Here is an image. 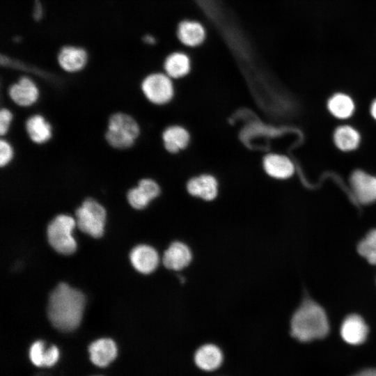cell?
Returning a JSON list of instances; mask_svg holds the SVG:
<instances>
[{
    "instance_id": "6da1fadb",
    "label": "cell",
    "mask_w": 376,
    "mask_h": 376,
    "mask_svg": "<svg viewBox=\"0 0 376 376\" xmlns=\"http://www.w3.org/2000/svg\"><path fill=\"white\" fill-rule=\"evenodd\" d=\"M84 303L81 291L60 283L49 294L48 318L55 328L63 331H72L81 322Z\"/></svg>"
},
{
    "instance_id": "7a4b0ae2",
    "label": "cell",
    "mask_w": 376,
    "mask_h": 376,
    "mask_svg": "<svg viewBox=\"0 0 376 376\" xmlns=\"http://www.w3.org/2000/svg\"><path fill=\"white\" fill-rule=\"evenodd\" d=\"M291 335L301 342H308L325 337L329 326L323 308L312 300L306 299L293 314Z\"/></svg>"
},
{
    "instance_id": "3957f363",
    "label": "cell",
    "mask_w": 376,
    "mask_h": 376,
    "mask_svg": "<svg viewBox=\"0 0 376 376\" xmlns=\"http://www.w3.org/2000/svg\"><path fill=\"white\" fill-rule=\"evenodd\" d=\"M139 134L137 121L128 113L116 112L109 118L105 139L111 147L127 149L134 145Z\"/></svg>"
},
{
    "instance_id": "277c9868",
    "label": "cell",
    "mask_w": 376,
    "mask_h": 376,
    "mask_svg": "<svg viewBox=\"0 0 376 376\" xmlns=\"http://www.w3.org/2000/svg\"><path fill=\"white\" fill-rule=\"evenodd\" d=\"M75 220L67 214L55 217L47 228V240L49 244L57 252L68 255L77 248V243L71 232L75 226Z\"/></svg>"
},
{
    "instance_id": "5b68a950",
    "label": "cell",
    "mask_w": 376,
    "mask_h": 376,
    "mask_svg": "<svg viewBox=\"0 0 376 376\" xmlns=\"http://www.w3.org/2000/svg\"><path fill=\"white\" fill-rule=\"evenodd\" d=\"M75 216L76 224L80 230L93 237L102 236L106 210L97 201L92 198H86L76 210Z\"/></svg>"
},
{
    "instance_id": "8992f818",
    "label": "cell",
    "mask_w": 376,
    "mask_h": 376,
    "mask_svg": "<svg viewBox=\"0 0 376 376\" xmlns=\"http://www.w3.org/2000/svg\"><path fill=\"white\" fill-rule=\"evenodd\" d=\"M141 87L146 99L157 105L168 103L174 93L171 77L160 72L152 73L146 77Z\"/></svg>"
},
{
    "instance_id": "52a82bcc",
    "label": "cell",
    "mask_w": 376,
    "mask_h": 376,
    "mask_svg": "<svg viewBox=\"0 0 376 376\" xmlns=\"http://www.w3.org/2000/svg\"><path fill=\"white\" fill-rule=\"evenodd\" d=\"M193 257L192 250L187 243L174 240L164 251L162 262L166 269L178 272L188 267L192 263Z\"/></svg>"
},
{
    "instance_id": "ba28073f",
    "label": "cell",
    "mask_w": 376,
    "mask_h": 376,
    "mask_svg": "<svg viewBox=\"0 0 376 376\" xmlns=\"http://www.w3.org/2000/svg\"><path fill=\"white\" fill-rule=\"evenodd\" d=\"M160 187L156 181L151 178H143L137 186L130 189L127 198L130 205L134 209L142 210L149 203L160 194Z\"/></svg>"
},
{
    "instance_id": "9c48e42d",
    "label": "cell",
    "mask_w": 376,
    "mask_h": 376,
    "mask_svg": "<svg viewBox=\"0 0 376 376\" xmlns=\"http://www.w3.org/2000/svg\"><path fill=\"white\" fill-rule=\"evenodd\" d=\"M130 259L133 267L140 273L145 274L153 272L160 262L157 251L148 244L134 246L130 253Z\"/></svg>"
},
{
    "instance_id": "30bf717a",
    "label": "cell",
    "mask_w": 376,
    "mask_h": 376,
    "mask_svg": "<svg viewBox=\"0 0 376 376\" xmlns=\"http://www.w3.org/2000/svg\"><path fill=\"white\" fill-rule=\"evenodd\" d=\"M10 100L17 105L27 107L35 104L39 97V89L32 79L21 77L8 91Z\"/></svg>"
},
{
    "instance_id": "8fae6325",
    "label": "cell",
    "mask_w": 376,
    "mask_h": 376,
    "mask_svg": "<svg viewBox=\"0 0 376 376\" xmlns=\"http://www.w3.org/2000/svg\"><path fill=\"white\" fill-rule=\"evenodd\" d=\"M350 183L359 203L369 204L376 201V177L357 170L351 175Z\"/></svg>"
},
{
    "instance_id": "7c38bea8",
    "label": "cell",
    "mask_w": 376,
    "mask_h": 376,
    "mask_svg": "<svg viewBox=\"0 0 376 376\" xmlns=\"http://www.w3.org/2000/svg\"><path fill=\"white\" fill-rule=\"evenodd\" d=\"M187 190L192 196L211 201L218 195V182L211 175H201L189 180Z\"/></svg>"
},
{
    "instance_id": "4fadbf2b",
    "label": "cell",
    "mask_w": 376,
    "mask_h": 376,
    "mask_svg": "<svg viewBox=\"0 0 376 376\" xmlns=\"http://www.w3.org/2000/svg\"><path fill=\"white\" fill-rule=\"evenodd\" d=\"M368 332V327L363 318L356 314L345 318L340 327L342 338L351 345H359L363 343L366 339Z\"/></svg>"
},
{
    "instance_id": "5bb4252c",
    "label": "cell",
    "mask_w": 376,
    "mask_h": 376,
    "mask_svg": "<svg viewBox=\"0 0 376 376\" xmlns=\"http://www.w3.org/2000/svg\"><path fill=\"white\" fill-rule=\"evenodd\" d=\"M91 361L99 367H105L116 357L117 347L110 338H100L93 342L88 347Z\"/></svg>"
},
{
    "instance_id": "9a60e30c",
    "label": "cell",
    "mask_w": 376,
    "mask_h": 376,
    "mask_svg": "<svg viewBox=\"0 0 376 376\" xmlns=\"http://www.w3.org/2000/svg\"><path fill=\"white\" fill-rule=\"evenodd\" d=\"M177 36L179 40L185 46L195 47L203 42L206 32L200 22L187 19L178 24Z\"/></svg>"
},
{
    "instance_id": "2e32d148",
    "label": "cell",
    "mask_w": 376,
    "mask_h": 376,
    "mask_svg": "<svg viewBox=\"0 0 376 376\" xmlns=\"http://www.w3.org/2000/svg\"><path fill=\"white\" fill-rule=\"evenodd\" d=\"M194 361L200 369L205 371H212L221 365L223 354L216 345L205 344L195 352Z\"/></svg>"
},
{
    "instance_id": "e0dca14e",
    "label": "cell",
    "mask_w": 376,
    "mask_h": 376,
    "mask_svg": "<svg viewBox=\"0 0 376 376\" xmlns=\"http://www.w3.org/2000/svg\"><path fill=\"white\" fill-rule=\"evenodd\" d=\"M263 167L269 175L276 179L288 178L295 171L291 160L279 154H269L265 156L263 159Z\"/></svg>"
},
{
    "instance_id": "ac0fdd59",
    "label": "cell",
    "mask_w": 376,
    "mask_h": 376,
    "mask_svg": "<svg viewBox=\"0 0 376 376\" xmlns=\"http://www.w3.org/2000/svg\"><path fill=\"white\" fill-rule=\"evenodd\" d=\"M25 130L31 141L37 144L47 142L52 136L51 125L40 114H34L28 118Z\"/></svg>"
},
{
    "instance_id": "d6986e66",
    "label": "cell",
    "mask_w": 376,
    "mask_h": 376,
    "mask_svg": "<svg viewBox=\"0 0 376 376\" xmlns=\"http://www.w3.org/2000/svg\"><path fill=\"white\" fill-rule=\"evenodd\" d=\"M87 61V54L81 48L75 47H63L58 56L60 66L66 72H75L81 70Z\"/></svg>"
},
{
    "instance_id": "ffe728a7",
    "label": "cell",
    "mask_w": 376,
    "mask_h": 376,
    "mask_svg": "<svg viewBox=\"0 0 376 376\" xmlns=\"http://www.w3.org/2000/svg\"><path fill=\"white\" fill-rule=\"evenodd\" d=\"M162 139L166 150L175 153L188 146L189 134L184 127L174 125L167 127L164 131Z\"/></svg>"
},
{
    "instance_id": "44dd1931",
    "label": "cell",
    "mask_w": 376,
    "mask_h": 376,
    "mask_svg": "<svg viewBox=\"0 0 376 376\" xmlns=\"http://www.w3.org/2000/svg\"><path fill=\"white\" fill-rule=\"evenodd\" d=\"M164 68L169 77L178 79L185 77L189 72L191 61L186 54L176 52L166 57Z\"/></svg>"
},
{
    "instance_id": "7402d4cb",
    "label": "cell",
    "mask_w": 376,
    "mask_h": 376,
    "mask_svg": "<svg viewBox=\"0 0 376 376\" xmlns=\"http://www.w3.org/2000/svg\"><path fill=\"white\" fill-rule=\"evenodd\" d=\"M334 139L336 146L343 151H350L357 148L360 142L359 133L352 127L343 125L334 132Z\"/></svg>"
},
{
    "instance_id": "603a6c76",
    "label": "cell",
    "mask_w": 376,
    "mask_h": 376,
    "mask_svg": "<svg viewBox=\"0 0 376 376\" xmlns=\"http://www.w3.org/2000/svg\"><path fill=\"white\" fill-rule=\"evenodd\" d=\"M327 106L331 114L340 119L350 117L354 111L353 100L350 96L343 93L334 95L329 100Z\"/></svg>"
},
{
    "instance_id": "cb8c5ba5",
    "label": "cell",
    "mask_w": 376,
    "mask_h": 376,
    "mask_svg": "<svg viewBox=\"0 0 376 376\" xmlns=\"http://www.w3.org/2000/svg\"><path fill=\"white\" fill-rule=\"evenodd\" d=\"M359 253L372 265H376V229L370 230L359 243Z\"/></svg>"
},
{
    "instance_id": "d4e9b609",
    "label": "cell",
    "mask_w": 376,
    "mask_h": 376,
    "mask_svg": "<svg viewBox=\"0 0 376 376\" xmlns=\"http://www.w3.org/2000/svg\"><path fill=\"white\" fill-rule=\"evenodd\" d=\"M46 350L45 345L42 340H36L31 345L29 350V357L35 366H44Z\"/></svg>"
},
{
    "instance_id": "484cf974",
    "label": "cell",
    "mask_w": 376,
    "mask_h": 376,
    "mask_svg": "<svg viewBox=\"0 0 376 376\" xmlns=\"http://www.w3.org/2000/svg\"><path fill=\"white\" fill-rule=\"evenodd\" d=\"M13 155V149L10 143L4 139H1L0 166L3 168L4 166H7L12 161Z\"/></svg>"
},
{
    "instance_id": "4316f807",
    "label": "cell",
    "mask_w": 376,
    "mask_h": 376,
    "mask_svg": "<svg viewBox=\"0 0 376 376\" xmlns=\"http://www.w3.org/2000/svg\"><path fill=\"white\" fill-rule=\"evenodd\" d=\"M13 113L7 108H2L0 110V135H6L8 132L13 120Z\"/></svg>"
},
{
    "instance_id": "83f0119b",
    "label": "cell",
    "mask_w": 376,
    "mask_h": 376,
    "mask_svg": "<svg viewBox=\"0 0 376 376\" xmlns=\"http://www.w3.org/2000/svg\"><path fill=\"white\" fill-rule=\"evenodd\" d=\"M58 357V349L56 346L52 345L46 350L44 359V366L49 367L54 366L57 362Z\"/></svg>"
},
{
    "instance_id": "f1b7e54d",
    "label": "cell",
    "mask_w": 376,
    "mask_h": 376,
    "mask_svg": "<svg viewBox=\"0 0 376 376\" xmlns=\"http://www.w3.org/2000/svg\"><path fill=\"white\" fill-rule=\"evenodd\" d=\"M352 376H376V369L369 368L361 370Z\"/></svg>"
},
{
    "instance_id": "f546056e",
    "label": "cell",
    "mask_w": 376,
    "mask_h": 376,
    "mask_svg": "<svg viewBox=\"0 0 376 376\" xmlns=\"http://www.w3.org/2000/svg\"><path fill=\"white\" fill-rule=\"evenodd\" d=\"M370 113L373 117L376 120V100L373 102L371 105Z\"/></svg>"
},
{
    "instance_id": "4dcf8cb0",
    "label": "cell",
    "mask_w": 376,
    "mask_h": 376,
    "mask_svg": "<svg viewBox=\"0 0 376 376\" xmlns=\"http://www.w3.org/2000/svg\"><path fill=\"white\" fill-rule=\"evenodd\" d=\"M145 41L148 43H154L155 42V38L150 36H147L145 37Z\"/></svg>"
}]
</instances>
